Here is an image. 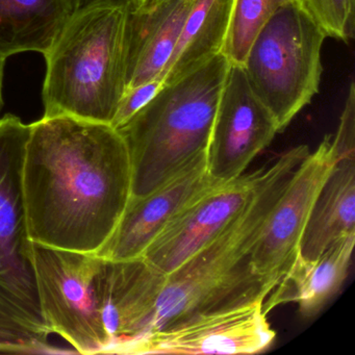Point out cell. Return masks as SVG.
Returning a JSON list of instances; mask_svg holds the SVG:
<instances>
[{
	"label": "cell",
	"instance_id": "1",
	"mask_svg": "<svg viewBox=\"0 0 355 355\" xmlns=\"http://www.w3.org/2000/svg\"><path fill=\"white\" fill-rule=\"evenodd\" d=\"M123 137L111 124L68 116L30 124L22 191L36 244L98 253L132 197Z\"/></svg>",
	"mask_w": 355,
	"mask_h": 355
},
{
	"label": "cell",
	"instance_id": "2",
	"mask_svg": "<svg viewBox=\"0 0 355 355\" xmlns=\"http://www.w3.org/2000/svg\"><path fill=\"white\" fill-rule=\"evenodd\" d=\"M309 153L304 145L293 147L266 167L244 211L184 265L166 275L149 331L198 313L265 301L271 291L253 271L251 251L274 203Z\"/></svg>",
	"mask_w": 355,
	"mask_h": 355
},
{
	"label": "cell",
	"instance_id": "3",
	"mask_svg": "<svg viewBox=\"0 0 355 355\" xmlns=\"http://www.w3.org/2000/svg\"><path fill=\"white\" fill-rule=\"evenodd\" d=\"M130 0L80 3L44 55L43 117L111 124L125 92Z\"/></svg>",
	"mask_w": 355,
	"mask_h": 355
},
{
	"label": "cell",
	"instance_id": "4",
	"mask_svg": "<svg viewBox=\"0 0 355 355\" xmlns=\"http://www.w3.org/2000/svg\"><path fill=\"white\" fill-rule=\"evenodd\" d=\"M230 65L225 55L218 53L187 76L163 85L118 128L132 162V196L153 192L207 155Z\"/></svg>",
	"mask_w": 355,
	"mask_h": 355
},
{
	"label": "cell",
	"instance_id": "5",
	"mask_svg": "<svg viewBox=\"0 0 355 355\" xmlns=\"http://www.w3.org/2000/svg\"><path fill=\"white\" fill-rule=\"evenodd\" d=\"M326 34L301 0L280 8L253 40L243 69L279 132L319 91Z\"/></svg>",
	"mask_w": 355,
	"mask_h": 355
},
{
	"label": "cell",
	"instance_id": "6",
	"mask_svg": "<svg viewBox=\"0 0 355 355\" xmlns=\"http://www.w3.org/2000/svg\"><path fill=\"white\" fill-rule=\"evenodd\" d=\"M30 124L0 119V317L49 338L37 291L34 242L28 232L22 164Z\"/></svg>",
	"mask_w": 355,
	"mask_h": 355
},
{
	"label": "cell",
	"instance_id": "7",
	"mask_svg": "<svg viewBox=\"0 0 355 355\" xmlns=\"http://www.w3.org/2000/svg\"><path fill=\"white\" fill-rule=\"evenodd\" d=\"M97 253L34 243V266L41 313L51 334L80 354H105L109 336L101 315Z\"/></svg>",
	"mask_w": 355,
	"mask_h": 355
},
{
	"label": "cell",
	"instance_id": "8",
	"mask_svg": "<svg viewBox=\"0 0 355 355\" xmlns=\"http://www.w3.org/2000/svg\"><path fill=\"white\" fill-rule=\"evenodd\" d=\"M338 159L332 137L326 136L297 166L270 211L250 261L271 292L298 257L311 209Z\"/></svg>",
	"mask_w": 355,
	"mask_h": 355
},
{
	"label": "cell",
	"instance_id": "9",
	"mask_svg": "<svg viewBox=\"0 0 355 355\" xmlns=\"http://www.w3.org/2000/svg\"><path fill=\"white\" fill-rule=\"evenodd\" d=\"M263 302L198 313L130 340L116 354H251L275 338Z\"/></svg>",
	"mask_w": 355,
	"mask_h": 355
},
{
	"label": "cell",
	"instance_id": "10",
	"mask_svg": "<svg viewBox=\"0 0 355 355\" xmlns=\"http://www.w3.org/2000/svg\"><path fill=\"white\" fill-rule=\"evenodd\" d=\"M278 132L275 118L255 94L242 66L230 64L207 147L209 175L220 182L240 178Z\"/></svg>",
	"mask_w": 355,
	"mask_h": 355
},
{
	"label": "cell",
	"instance_id": "11",
	"mask_svg": "<svg viewBox=\"0 0 355 355\" xmlns=\"http://www.w3.org/2000/svg\"><path fill=\"white\" fill-rule=\"evenodd\" d=\"M265 168L220 182L180 211L150 243L143 259L164 275L209 244L250 202Z\"/></svg>",
	"mask_w": 355,
	"mask_h": 355
},
{
	"label": "cell",
	"instance_id": "12",
	"mask_svg": "<svg viewBox=\"0 0 355 355\" xmlns=\"http://www.w3.org/2000/svg\"><path fill=\"white\" fill-rule=\"evenodd\" d=\"M218 184L207 171L205 155L153 192L130 197L117 227L97 254L110 261L142 257L180 211Z\"/></svg>",
	"mask_w": 355,
	"mask_h": 355
},
{
	"label": "cell",
	"instance_id": "13",
	"mask_svg": "<svg viewBox=\"0 0 355 355\" xmlns=\"http://www.w3.org/2000/svg\"><path fill=\"white\" fill-rule=\"evenodd\" d=\"M165 280L166 275L143 257L126 261L103 259L98 296L109 336L105 354H116L126 343L149 331Z\"/></svg>",
	"mask_w": 355,
	"mask_h": 355
},
{
	"label": "cell",
	"instance_id": "14",
	"mask_svg": "<svg viewBox=\"0 0 355 355\" xmlns=\"http://www.w3.org/2000/svg\"><path fill=\"white\" fill-rule=\"evenodd\" d=\"M195 0H159L130 8L126 34L125 91L161 78Z\"/></svg>",
	"mask_w": 355,
	"mask_h": 355
},
{
	"label": "cell",
	"instance_id": "15",
	"mask_svg": "<svg viewBox=\"0 0 355 355\" xmlns=\"http://www.w3.org/2000/svg\"><path fill=\"white\" fill-rule=\"evenodd\" d=\"M354 244L355 234H351L315 259H305L298 254L263 301L266 315L277 305L296 302L303 317L317 315L342 288L348 275Z\"/></svg>",
	"mask_w": 355,
	"mask_h": 355
},
{
	"label": "cell",
	"instance_id": "16",
	"mask_svg": "<svg viewBox=\"0 0 355 355\" xmlns=\"http://www.w3.org/2000/svg\"><path fill=\"white\" fill-rule=\"evenodd\" d=\"M351 234H355V157H342L318 195L301 238L299 255L315 259Z\"/></svg>",
	"mask_w": 355,
	"mask_h": 355
},
{
	"label": "cell",
	"instance_id": "17",
	"mask_svg": "<svg viewBox=\"0 0 355 355\" xmlns=\"http://www.w3.org/2000/svg\"><path fill=\"white\" fill-rule=\"evenodd\" d=\"M76 8V0H0V59L46 55Z\"/></svg>",
	"mask_w": 355,
	"mask_h": 355
},
{
	"label": "cell",
	"instance_id": "18",
	"mask_svg": "<svg viewBox=\"0 0 355 355\" xmlns=\"http://www.w3.org/2000/svg\"><path fill=\"white\" fill-rule=\"evenodd\" d=\"M234 0H195L175 49L161 76L163 85L197 69L221 53Z\"/></svg>",
	"mask_w": 355,
	"mask_h": 355
},
{
	"label": "cell",
	"instance_id": "19",
	"mask_svg": "<svg viewBox=\"0 0 355 355\" xmlns=\"http://www.w3.org/2000/svg\"><path fill=\"white\" fill-rule=\"evenodd\" d=\"M293 0H234L221 53L230 64L243 66L255 37L268 20Z\"/></svg>",
	"mask_w": 355,
	"mask_h": 355
},
{
	"label": "cell",
	"instance_id": "20",
	"mask_svg": "<svg viewBox=\"0 0 355 355\" xmlns=\"http://www.w3.org/2000/svg\"><path fill=\"white\" fill-rule=\"evenodd\" d=\"M326 36L348 42L354 37L355 0H301Z\"/></svg>",
	"mask_w": 355,
	"mask_h": 355
},
{
	"label": "cell",
	"instance_id": "21",
	"mask_svg": "<svg viewBox=\"0 0 355 355\" xmlns=\"http://www.w3.org/2000/svg\"><path fill=\"white\" fill-rule=\"evenodd\" d=\"M57 352L49 344V338L20 324L0 317V353L35 354Z\"/></svg>",
	"mask_w": 355,
	"mask_h": 355
},
{
	"label": "cell",
	"instance_id": "22",
	"mask_svg": "<svg viewBox=\"0 0 355 355\" xmlns=\"http://www.w3.org/2000/svg\"><path fill=\"white\" fill-rule=\"evenodd\" d=\"M162 86H163V80L157 78V80L125 91L118 103L111 125L117 130L124 125L157 95Z\"/></svg>",
	"mask_w": 355,
	"mask_h": 355
},
{
	"label": "cell",
	"instance_id": "23",
	"mask_svg": "<svg viewBox=\"0 0 355 355\" xmlns=\"http://www.w3.org/2000/svg\"><path fill=\"white\" fill-rule=\"evenodd\" d=\"M159 0H130V8L132 10H144L153 7Z\"/></svg>",
	"mask_w": 355,
	"mask_h": 355
},
{
	"label": "cell",
	"instance_id": "24",
	"mask_svg": "<svg viewBox=\"0 0 355 355\" xmlns=\"http://www.w3.org/2000/svg\"><path fill=\"white\" fill-rule=\"evenodd\" d=\"M5 63L6 61L0 59V109L3 107V72H5Z\"/></svg>",
	"mask_w": 355,
	"mask_h": 355
},
{
	"label": "cell",
	"instance_id": "25",
	"mask_svg": "<svg viewBox=\"0 0 355 355\" xmlns=\"http://www.w3.org/2000/svg\"><path fill=\"white\" fill-rule=\"evenodd\" d=\"M86 1H88V0H76V5H78V7L80 5V3H86Z\"/></svg>",
	"mask_w": 355,
	"mask_h": 355
}]
</instances>
